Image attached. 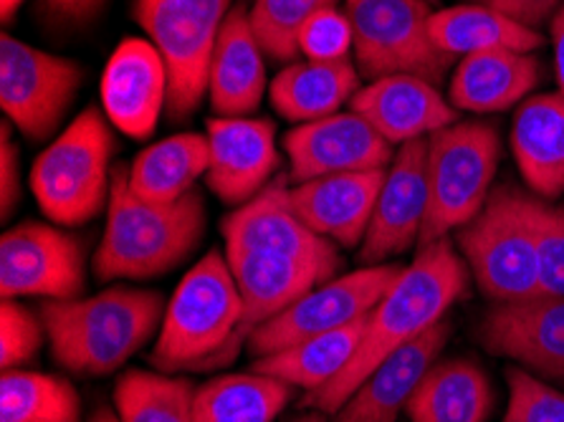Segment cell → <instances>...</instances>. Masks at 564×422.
I'll return each mask as SVG.
<instances>
[{
	"instance_id": "cell-1",
	"label": "cell",
	"mask_w": 564,
	"mask_h": 422,
	"mask_svg": "<svg viewBox=\"0 0 564 422\" xmlns=\"http://www.w3.org/2000/svg\"><path fill=\"white\" fill-rule=\"evenodd\" d=\"M466 289L468 266L448 238L417 248L413 263L405 266L388 294L367 316L365 334L352 361L335 380L306 394V408L335 415L380 361L443 322Z\"/></svg>"
},
{
	"instance_id": "cell-2",
	"label": "cell",
	"mask_w": 564,
	"mask_h": 422,
	"mask_svg": "<svg viewBox=\"0 0 564 422\" xmlns=\"http://www.w3.org/2000/svg\"><path fill=\"white\" fill-rule=\"evenodd\" d=\"M205 232V203L198 191L155 205L132 193L127 167L112 170L107 226L94 256L99 281H150L183 263Z\"/></svg>"
},
{
	"instance_id": "cell-3",
	"label": "cell",
	"mask_w": 564,
	"mask_h": 422,
	"mask_svg": "<svg viewBox=\"0 0 564 422\" xmlns=\"http://www.w3.org/2000/svg\"><path fill=\"white\" fill-rule=\"evenodd\" d=\"M39 314L58 365L74 375L105 377L152 339L165 301L150 289L112 286L87 299L46 301Z\"/></svg>"
},
{
	"instance_id": "cell-4",
	"label": "cell",
	"mask_w": 564,
	"mask_h": 422,
	"mask_svg": "<svg viewBox=\"0 0 564 422\" xmlns=\"http://www.w3.org/2000/svg\"><path fill=\"white\" fill-rule=\"evenodd\" d=\"M246 334V312L228 258L203 256L183 275L165 306L150 361L158 372L175 375L230 359Z\"/></svg>"
},
{
	"instance_id": "cell-5",
	"label": "cell",
	"mask_w": 564,
	"mask_h": 422,
	"mask_svg": "<svg viewBox=\"0 0 564 422\" xmlns=\"http://www.w3.org/2000/svg\"><path fill=\"white\" fill-rule=\"evenodd\" d=\"M115 137L105 115L87 107L39 154L31 191L46 218L62 226H84L107 210L112 195Z\"/></svg>"
},
{
	"instance_id": "cell-6",
	"label": "cell",
	"mask_w": 564,
	"mask_h": 422,
	"mask_svg": "<svg viewBox=\"0 0 564 422\" xmlns=\"http://www.w3.org/2000/svg\"><path fill=\"white\" fill-rule=\"evenodd\" d=\"M524 197L514 185L494 187L484 208L456 230L468 271L494 304L540 296V261Z\"/></svg>"
},
{
	"instance_id": "cell-7",
	"label": "cell",
	"mask_w": 564,
	"mask_h": 422,
	"mask_svg": "<svg viewBox=\"0 0 564 422\" xmlns=\"http://www.w3.org/2000/svg\"><path fill=\"white\" fill-rule=\"evenodd\" d=\"M499 154V129L489 122H453L429 137V210L417 248L448 238L484 208Z\"/></svg>"
},
{
	"instance_id": "cell-8",
	"label": "cell",
	"mask_w": 564,
	"mask_h": 422,
	"mask_svg": "<svg viewBox=\"0 0 564 422\" xmlns=\"http://www.w3.org/2000/svg\"><path fill=\"white\" fill-rule=\"evenodd\" d=\"M362 79L410 74L438 86L458 58L433 41L429 0H345Z\"/></svg>"
},
{
	"instance_id": "cell-9",
	"label": "cell",
	"mask_w": 564,
	"mask_h": 422,
	"mask_svg": "<svg viewBox=\"0 0 564 422\" xmlns=\"http://www.w3.org/2000/svg\"><path fill=\"white\" fill-rule=\"evenodd\" d=\"M132 11L165 58L170 119H187L208 94L213 51L230 0H134Z\"/></svg>"
},
{
	"instance_id": "cell-10",
	"label": "cell",
	"mask_w": 564,
	"mask_h": 422,
	"mask_svg": "<svg viewBox=\"0 0 564 422\" xmlns=\"http://www.w3.org/2000/svg\"><path fill=\"white\" fill-rule=\"evenodd\" d=\"M400 273L403 266L398 263L362 266L355 273L335 275L319 283L296 304L269 318L267 324L256 326L249 337V351L256 359L269 357L302 339L360 322L380 304Z\"/></svg>"
},
{
	"instance_id": "cell-11",
	"label": "cell",
	"mask_w": 564,
	"mask_h": 422,
	"mask_svg": "<svg viewBox=\"0 0 564 422\" xmlns=\"http://www.w3.org/2000/svg\"><path fill=\"white\" fill-rule=\"evenodd\" d=\"M82 82L84 68L72 58L54 56L3 33L0 107L31 142H46L56 132Z\"/></svg>"
},
{
	"instance_id": "cell-12",
	"label": "cell",
	"mask_w": 564,
	"mask_h": 422,
	"mask_svg": "<svg viewBox=\"0 0 564 422\" xmlns=\"http://www.w3.org/2000/svg\"><path fill=\"white\" fill-rule=\"evenodd\" d=\"M87 289L84 248L72 232L44 223H21L0 238L3 299H79Z\"/></svg>"
},
{
	"instance_id": "cell-13",
	"label": "cell",
	"mask_w": 564,
	"mask_h": 422,
	"mask_svg": "<svg viewBox=\"0 0 564 422\" xmlns=\"http://www.w3.org/2000/svg\"><path fill=\"white\" fill-rule=\"evenodd\" d=\"M284 150L292 162V185L345 172L388 170L395 160L392 144L352 109L294 127L284 137Z\"/></svg>"
},
{
	"instance_id": "cell-14",
	"label": "cell",
	"mask_w": 564,
	"mask_h": 422,
	"mask_svg": "<svg viewBox=\"0 0 564 422\" xmlns=\"http://www.w3.org/2000/svg\"><path fill=\"white\" fill-rule=\"evenodd\" d=\"M289 175L271 180L267 191L241 205L224 220L226 248L279 253L314 263L335 275L341 269L337 244L314 232L289 203Z\"/></svg>"
},
{
	"instance_id": "cell-15",
	"label": "cell",
	"mask_w": 564,
	"mask_h": 422,
	"mask_svg": "<svg viewBox=\"0 0 564 422\" xmlns=\"http://www.w3.org/2000/svg\"><path fill=\"white\" fill-rule=\"evenodd\" d=\"M429 210V140L403 144L390 162L375 215L360 246L362 266H382L421 240Z\"/></svg>"
},
{
	"instance_id": "cell-16",
	"label": "cell",
	"mask_w": 564,
	"mask_h": 422,
	"mask_svg": "<svg viewBox=\"0 0 564 422\" xmlns=\"http://www.w3.org/2000/svg\"><path fill=\"white\" fill-rule=\"evenodd\" d=\"M478 342L527 372L564 382V296H534L494 304L478 324Z\"/></svg>"
},
{
	"instance_id": "cell-17",
	"label": "cell",
	"mask_w": 564,
	"mask_h": 422,
	"mask_svg": "<svg viewBox=\"0 0 564 422\" xmlns=\"http://www.w3.org/2000/svg\"><path fill=\"white\" fill-rule=\"evenodd\" d=\"M205 129L210 150L205 183L218 201L241 208L276 177V127L271 119L213 117Z\"/></svg>"
},
{
	"instance_id": "cell-18",
	"label": "cell",
	"mask_w": 564,
	"mask_h": 422,
	"mask_svg": "<svg viewBox=\"0 0 564 422\" xmlns=\"http://www.w3.org/2000/svg\"><path fill=\"white\" fill-rule=\"evenodd\" d=\"M170 76L152 41L124 39L109 56L101 76V105L119 132L144 140L167 107Z\"/></svg>"
},
{
	"instance_id": "cell-19",
	"label": "cell",
	"mask_w": 564,
	"mask_h": 422,
	"mask_svg": "<svg viewBox=\"0 0 564 422\" xmlns=\"http://www.w3.org/2000/svg\"><path fill=\"white\" fill-rule=\"evenodd\" d=\"M388 170L345 172L289 185V203L314 232L341 248L362 246Z\"/></svg>"
},
{
	"instance_id": "cell-20",
	"label": "cell",
	"mask_w": 564,
	"mask_h": 422,
	"mask_svg": "<svg viewBox=\"0 0 564 422\" xmlns=\"http://www.w3.org/2000/svg\"><path fill=\"white\" fill-rule=\"evenodd\" d=\"M349 109L365 117L392 148L429 140L438 129L458 122V109L443 99L435 84L410 74L370 82L355 94Z\"/></svg>"
},
{
	"instance_id": "cell-21",
	"label": "cell",
	"mask_w": 564,
	"mask_h": 422,
	"mask_svg": "<svg viewBox=\"0 0 564 422\" xmlns=\"http://www.w3.org/2000/svg\"><path fill=\"white\" fill-rule=\"evenodd\" d=\"M451 324L443 318L421 337L380 361L367 380L349 394L335 412V422H398L400 410L408 408L415 387L446 347Z\"/></svg>"
},
{
	"instance_id": "cell-22",
	"label": "cell",
	"mask_w": 564,
	"mask_h": 422,
	"mask_svg": "<svg viewBox=\"0 0 564 422\" xmlns=\"http://www.w3.org/2000/svg\"><path fill=\"white\" fill-rule=\"evenodd\" d=\"M246 6L230 8L213 51L208 97L218 117H246L267 94V64Z\"/></svg>"
},
{
	"instance_id": "cell-23",
	"label": "cell",
	"mask_w": 564,
	"mask_h": 422,
	"mask_svg": "<svg viewBox=\"0 0 564 422\" xmlns=\"http://www.w3.org/2000/svg\"><path fill=\"white\" fill-rule=\"evenodd\" d=\"M226 258L241 291L249 337L256 326L267 324L269 318L296 304L319 283L335 279L319 266L279 253L226 248Z\"/></svg>"
},
{
	"instance_id": "cell-24",
	"label": "cell",
	"mask_w": 564,
	"mask_h": 422,
	"mask_svg": "<svg viewBox=\"0 0 564 422\" xmlns=\"http://www.w3.org/2000/svg\"><path fill=\"white\" fill-rule=\"evenodd\" d=\"M511 152L536 197L557 201L564 193V99L562 94L529 97L511 125Z\"/></svg>"
},
{
	"instance_id": "cell-25",
	"label": "cell",
	"mask_w": 564,
	"mask_h": 422,
	"mask_svg": "<svg viewBox=\"0 0 564 422\" xmlns=\"http://www.w3.org/2000/svg\"><path fill=\"white\" fill-rule=\"evenodd\" d=\"M540 84V62L521 51H484L458 58L451 76V105L464 111H503Z\"/></svg>"
},
{
	"instance_id": "cell-26",
	"label": "cell",
	"mask_w": 564,
	"mask_h": 422,
	"mask_svg": "<svg viewBox=\"0 0 564 422\" xmlns=\"http://www.w3.org/2000/svg\"><path fill=\"white\" fill-rule=\"evenodd\" d=\"M494 390L486 372L471 359H443L425 372L408 400L410 422H486Z\"/></svg>"
},
{
	"instance_id": "cell-27",
	"label": "cell",
	"mask_w": 564,
	"mask_h": 422,
	"mask_svg": "<svg viewBox=\"0 0 564 422\" xmlns=\"http://www.w3.org/2000/svg\"><path fill=\"white\" fill-rule=\"evenodd\" d=\"M360 72L352 62H294L271 82V105L289 122L306 125L337 115L360 91Z\"/></svg>"
},
{
	"instance_id": "cell-28",
	"label": "cell",
	"mask_w": 564,
	"mask_h": 422,
	"mask_svg": "<svg viewBox=\"0 0 564 422\" xmlns=\"http://www.w3.org/2000/svg\"><path fill=\"white\" fill-rule=\"evenodd\" d=\"M431 33L433 41L456 58L484 54V51L532 54V51L544 46V36L540 31L529 29V25L481 3L435 11L431 19Z\"/></svg>"
},
{
	"instance_id": "cell-29",
	"label": "cell",
	"mask_w": 564,
	"mask_h": 422,
	"mask_svg": "<svg viewBox=\"0 0 564 422\" xmlns=\"http://www.w3.org/2000/svg\"><path fill=\"white\" fill-rule=\"evenodd\" d=\"M208 165V137L173 134L137 154L127 177L140 201L165 205L191 193L195 180L205 177Z\"/></svg>"
},
{
	"instance_id": "cell-30",
	"label": "cell",
	"mask_w": 564,
	"mask_h": 422,
	"mask_svg": "<svg viewBox=\"0 0 564 422\" xmlns=\"http://www.w3.org/2000/svg\"><path fill=\"white\" fill-rule=\"evenodd\" d=\"M367 316L355 324L341 326V329H332L296 342L292 347L273 351L269 357L253 359V372L271 375L292 387H304L306 392L319 390V387L335 380L341 369L352 361L365 334Z\"/></svg>"
},
{
	"instance_id": "cell-31",
	"label": "cell",
	"mask_w": 564,
	"mask_h": 422,
	"mask_svg": "<svg viewBox=\"0 0 564 422\" xmlns=\"http://www.w3.org/2000/svg\"><path fill=\"white\" fill-rule=\"evenodd\" d=\"M294 387L271 375H226L195 390V422H273Z\"/></svg>"
},
{
	"instance_id": "cell-32",
	"label": "cell",
	"mask_w": 564,
	"mask_h": 422,
	"mask_svg": "<svg viewBox=\"0 0 564 422\" xmlns=\"http://www.w3.org/2000/svg\"><path fill=\"white\" fill-rule=\"evenodd\" d=\"M119 422H195V385L150 369H130L115 385Z\"/></svg>"
},
{
	"instance_id": "cell-33",
	"label": "cell",
	"mask_w": 564,
	"mask_h": 422,
	"mask_svg": "<svg viewBox=\"0 0 564 422\" xmlns=\"http://www.w3.org/2000/svg\"><path fill=\"white\" fill-rule=\"evenodd\" d=\"M0 422H82L79 392L64 377L3 369Z\"/></svg>"
},
{
	"instance_id": "cell-34",
	"label": "cell",
	"mask_w": 564,
	"mask_h": 422,
	"mask_svg": "<svg viewBox=\"0 0 564 422\" xmlns=\"http://www.w3.org/2000/svg\"><path fill=\"white\" fill-rule=\"evenodd\" d=\"M339 0H253L251 25L271 62H294L302 54L299 36L316 13L337 8Z\"/></svg>"
},
{
	"instance_id": "cell-35",
	"label": "cell",
	"mask_w": 564,
	"mask_h": 422,
	"mask_svg": "<svg viewBox=\"0 0 564 422\" xmlns=\"http://www.w3.org/2000/svg\"><path fill=\"white\" fill-rule=\"evenodd\" d=\"M524 208L540 261V296H564V205L527 195Z\"/></svg>"
},
{
	"instance_id": "cell-36",
	"label": "cell",
	"mask_w": 564,
	"mask_h": 422,
	"mask_svg": "<svg viewBox=\"0 0 564 422\" xmlns=\"http://www.w3.org/2000/svg\"><path fill=\"white\" fill-rule=\"evenodd\" d=\"M509 404L503 422H564V392L554 390L524 367L507 372Z\"/></svg>"
},
{
	"instance_id": "cell-37",
	"label": "cell",
	"mask_w": 564,
	"mask_h": 422,
	"mask_svg": "<svg viewBox=\"0 0 564 422\" xmlns=\"http://www.w3.org/2000/svg\"><path fill=\"white\" fill-rule=\"evenodd\" d=\"M46 324L41 314L31 312L13 299H3L0 306V365L3 369H19L39 355L44 344Z\"/></svg>"
},
{
	"instance_id": "cell-38",
	"label": "cell",
	"mask_w": 564,
	"mask_h": 422,
	"mask_svg": "<svg viewBox=\"0 0 564 422\" xmlns=\"http://www.w3.org/2000/svg\"><path fill=\"white\" fill-rule=\"evenodd\" d=\"M352 48V23H349L347 13L339 11V8H327V11L316 13L304 25L302 36H299V51L306 56V62H349V51Z\"/></svg>"
},
{
	"instance_id": "cell-39",
	"label": "cell",
	"mask_w": 564,
	"mask_h": 422,
	"mask_svg": "<svg viewBox=\"0 0 564 422\" xmlns=\"http://www.w3.org/2000/svg\"><path fill=\"white\" fill-rule=\"evenodd\" d=\"M21 201V158L19 144L13 142L11 127H0V213L3 220L15 210Z\"/></svg>"
},
{
	"instance_id": "cell-40",
	"label": "cell",
	"mask_w": 564,
	"mask_h": 422,
	"mask_svg": "<svg viewBox=\"0 0 564 422\" xmlns=\"http://www.w3.org/2000/svg\"><path fill=\"white\" fill-rule=\"evenodd\" d=\"M474 3L489 6L494 11L536 31L544 21H552V15L560 11L564 0H474Z\"/></svg>"
},
{
	"instance_id": "cell-41",
	"label": "cell",
	"mask_w": 564,
	"mask_h": 422,
	"mask_svg": "<svg viewBox=\"0 0 564 422\" xmlns=\"http://www.w3.org/2000/svg\"><path fill=\"white\" fill-rule=\"evenodd\" d=\"M107 0H41V13L56 25H79L91 21Z\"/></svg>"
},
{
	"instance_id": "cell-42",
	"label": "cell",
	"mask_w": 564,
	"mask_h": 422,
	"mask_svg": "<svg viewBox=\"0 0 564 422\" xmlns=\"http://www.w3.org/2000/svg\"><path fill=\"white\" fill-rule=\"evenodd\" d=\"M552 43H554V72H557L560 94L564 99V3L552 15Z\"/></svg>"
},
{
	"instance_id": "cell-43",
	"label": "cell",
	"mask_w": 564,
	"mask_h": 422,
	"mask_svg": "<svg viewBox=\"0 0 564 422\" xmlns=\"http://www.w3.org/2000/svg\"><path fill=\"white\" fill-rule=\"evenodd\" d=\"M89 422H119V415H117V410L107 408V404H99V408L91 412Z\"/></svg>"
},
{
	"instance_id": "cell-44",
	"label": "cell",
	"mask_w": 564,
	"mask_h": 422,
	"mask_svg": "<svg viewBox=\"0 0 564 422\" xmlns=\"http://www.w3.org/2000/svg\"><path fill=\"white\" fill-rule=\"evenodd\" d=\"M23 6V0H0V15H3V21L8 23L13 19L15 13H19V8Z\"/></svg>"
},
{
	"instance_id": "cell-45",
	"label": "cell",
	"mask_w": 564,
	"mask_h": 422,
	"mask_svg": "<svg viewBox=\"0 0 564 422\" xmlns=\"http://www.w3.org/2000/svg\"><path fill=\"white\" fill-rule=\"evenodd\" d=\"M292 422H329V420L324 418V412L314 410V412H310V415H302V418H296V420H292Z\"/></svg>"
},
{
	"instance_id": "cell-46",
	"label": "cell",
	"mask_w": 564,
	"mask_h": 422,
	"mask_svg": "<svg viewBox=\"0 0 564 422\" xmlns=\"http://www.w3.org/2000/svg\"><path fill=\"white\" fill-rule=\"evenodd\" d=\"M429 3H433V0H429Z\"/></svg>"
}]
</instances>
